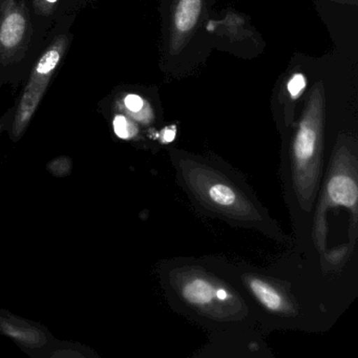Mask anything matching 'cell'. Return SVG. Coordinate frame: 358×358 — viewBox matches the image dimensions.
Instances as JSON below:
<instances>
[{
  "label": "cell",
  "mask_w": 358,
  "mask_h": 358,
  "mask_svg": "<svg viewBox=\"0 0 358 358\" xmlns=\"http://www.w3.org/2000/svg\"><path fill=\"white\" fill-rule=\"evenodd\" d=\"M66 47V38L59 37L37 62L16 112L13 124V137L15 139H18L28 127L51 81L54 71L62 60Z\"/></svg>",
  "instance_id": "obj_1"
},
{
  "label": "cell",
  "mask_w": 358,
  "mask_h": 358,
  "mask_svg": "<svg viewBox=\"0 0 358 358\" xmlns=\"http://www.w3.org/2000/svg\"><path fill=\"white\" fill-rule=\"evenodd\" d=\"M28 12L24 0H0V55L10 58L27 41Z\"/></svg>",
  "instance_id": "obj_2"
},
{
  "label": "cell",
  "mask_w": 358,
  "mask_h": 358,
  "mask_svg": "<svg viewBox=\"0 0 358 358\" xmlns=\"http://www.w3.org/2000/svg\"><path fill=\"white\" fill-rule=\"evenodd\" d=\"M318 119L307 114L303 119L293 143V156L299 169L315 161L318 142Z\"/></svg>",
  "instance_id": "obj_3"
},
{
  "label": "cell",
  "mask_w": 358,
  "mask_h": 358,
  "mask_svg": "<svg viewBox=\"0 0 358 358\" xmlns=\"http://www.w3.org/2000/svg\"><path fill=\"white\" fill-rule=\"evenodd\" d=\"M328 194L335 204L352 207L357 201V185L348 176H334L329 182Z\"/></svg>",
  "instance_id": "obj_4"
},
{
  "label": "cell",
  "mask_w": 358,
  "mask_h": 358,
  "mask_svg": "<svg viewBox=\"0 0 358 358\" xmlns=\"http://www.w3.org/2000/svg\"><path fill=\"white\" fill-rule=\"evenodd\" d=\"M202 9V0H179L176 8L173 24L180 34H187L196 27Z\"/></svg>",
  "instance_id": "obj_5"
},
{
  "label": "cell",
  "mask_w": 358,
  "mask_h": 358,
  "mask_svg": "<svg viewBox=\"0 0 358 358\" xmlns=\"http://www.w3.org/2000/svg\"><path fill=\"white\" fill-rule=\"evenodd\" d=\"M250 288L255 296L268 309L278 311L284 308V299L282 295L267 282L261 280H251Z\"/></svg>",
  "instance_id": "obj_6"
},
{
  "label": "cell",
  "mask_w": 358,
  "mask_h": 358,
  "mask_svg": "<svg viewBox=\"0 0 358 358\" xmlns=\"http://www.w3.org/2000/svg\"><path fill=\"white\" fill-rule=\"evenodd\" d=\"M184 295L192 303L204 305V303H208L213 296L217 295V291L206 280H194L185 287Z\"/></svg>",
  "instance_id": "obj_7"
},
{
  "label": "cell",
  "mask_w": 358,
  "mask_h": 358,
  "mask_svg": "<svg viewBox=\"0 0 358 358\" xmlns=\"http://www.w3.org/2000/svg\"><path fill=\"white\" fill-rule=\"evenodd\" d=\"M210 200L219 206H232L236 201V194L227 186L217 184L210 187L208 192Z\"/></svg>",
  "instance_id": "obj_8"
},
{
  "label": "cell",
  "mask_w": 358,
  "mask_h": 358,
  "mask_svg": "<svg viewBox=\"0 0 358 358\" xmlns=\"http://www.w3.org/2000/svg\"><path fill=\"white\" fill-rule=\"evenodd\" d=\"M115 133L122 139H129L133 136L134 127L124 116H117L114 120Z\"/></svg>",
  "instance_id": "obj_9"
},
{
  "label": "cell",
  "mask_w": 358,
  "mask_h": 358,
  "mask_svg": "<svg viewBox=\"0 0 358 358\" xmlns=\"http://www.w3.org/2000/svg\"><path fill=\"white\" fill-rule=\"evenodd\" d=\"M306 87L305 77L301 74H295L288 83V91L293 98H297L301 95Z\"/></svg>",
  "instance_id": "obj_10"
},
{
  "label": "cell",
  "mask_w": 358,
  "mask_h": 358,
  "mask_svg": "<svg viewBox=\"0 0 358 358\" xmlns=\"http://www.w3.org/2000/svg\"><path fill=\"white\" fill-rule=\"evenodd\" d=\"M125 106L129 108L131 112L138 113L143 108L144 102L141 97L137 95H129L125 98Z\"/></svg>",
  "instance_id": "obj_11"
},
{
  "label": "cell",
  "mask_w": 358,
  "mask_h": 358,
  "mask_svg": "<svg viewBox=\"0 0 358 358\" xmlns=\"http://www.w3.org/2000/svg\"><path fill=\"white\" fill-rule=\"evenodd\" d=\"M176 137V131L175 129H167L164 133V140L166 142L173 141Z\"/></svg>",
  "instance_id": "obj_12"
},
{
  "label": "cell",
  "mask_w": 358,
  "mask_h": 358,
  "mask_svg": "<svg viewBox=\"0 0 358 358\" xmlns=\"http://www.w3.org/2000/svg\"><path fill=\"white\" fill-rule=\"evenodd\" d=\"M217 299H221V301H224V299H227V292H226V291L224 290V289H219V290H217Z\"/></svg>",
  "instance_id": "obj_13"
},
{
  "label": "cell",
  "mask_w": 358,
  "mask_h": 358,
  "mask_svg": "<svg viewBox=\"0 0 358 358\" xmlns=\"http://www.w3.org/2000/svg\"><path fill=\"white\" fill-rule=\"evenodd\" d=\"M49 3H55L56 0H47Z\"/></svg>",
  "instance_id": "obj_14"
}]
</instances>
